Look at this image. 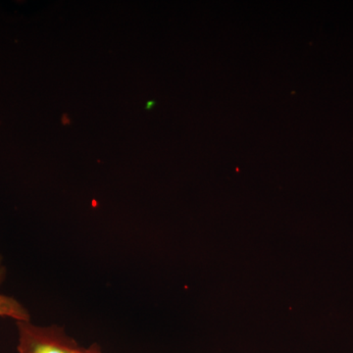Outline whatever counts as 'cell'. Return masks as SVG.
I'll list each match as a JSON object with an SVG mask.
<instances>
[{"label":"cell","mask_w":353,"mask_h":353,"mask_svg":"<svg viewBox=\"0 0 353 353\" xmlns=\"http://www.w3.org/2000/svg\"><path fill=\"white\" fill-rule=\"evenodd\" d=\"M18 353H75L78 343L63 327L38 326L30 321L16 322Z\"/></svg>","instance_id":"6da1fadb"},{"label":"cell","mask_w":353,"mask_h":353,"mask_svg":"<svg viewBox=\"0 0 353 353\" xmlns=\"http://www.w3.org/2000/svg\"><path fill=\"white\" fill-rule=\"evenodd\" d=\"M75 353H103L102 352L101 347L97 343H92L90 347H82L79 345V347L77 348Z\"/></svg>","instance_id":"3957f363"},{"label":"cell","mask_w":353,"mask_h":353,"mask_svg":"<svg viewBox=\"0 0 353 353\" xmlns=\"http://www.w3.org/2000/svg\"><path fill=\"white\" fill-rule=\"evenodd\" d=\"M155 105V101H150L146 103V110H150Z\"/></svg>","instance_id":"277c9868"},{"label":"cell","mask_w":353,"mask_h":353,"mask_svg":"<svg viewBox=\"0 0 353 353\" xmlns=\"http://www.w3.org/2000/svg\"><path fill=\"white\" fill-rule=\"evenodd\" d=\"M1 256H0V266H1Z\"/></svg>","instance_id":"5b68a950"},{"label":"cell","mask_w":353,"mask_h":353,"mask_svg":"<svg viewBox=\"0 0 353 353\" xmlns=\"http://www.w3.org/2000/svg\"><path fill=\"white\" fill-rule=\"evenodd\" d=\"M6 272L4 267L0 266V287L6 279ZM0 317L10 318L16 322L30 321L28 309L20 301L12 296H6L0 292Z\"/></svg>","instance_id":"7a4b0ae2"}]
</instances>
